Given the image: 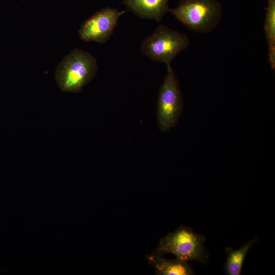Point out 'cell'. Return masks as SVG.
Returning <instances> with one entry per match:
<instances>
[{
  "label": "cell",
  "instance_id": "cell-1",
  "mask_svg": "<svg viewBox=\"0 0 275 275\" xmlns=\"http://www.w3.org/2000/svg\"><path fill=\"white\" fill-rule=\"evenodd\" d=\"M97 71L96 59L89 52L75 48L58 65L55 79L62 92L77 93L93 79Z\"/></svg>",
  "mask_w": 275,
  "mask_h": 275
},
{
  "label": "cell",
  "instance_id": "cell-2",
  "mask_svg": "<svg viewBox=\"0 0 275 275\" xmlns=\"http://www.w3.org/2000/svg\"><path fill=\"white\" fill-rule=\"evenodd\" d=\"M169 12L189 30L206 34L219 23L223 6L218 0H180Z\"/></svg>",
  "mask_w": 275,
  "mask_h": 275
},
{
  "label": "cell",
  "instance_id": "cell-3",
  "mask_svg": "<svg viewBox=\"0 0 275 275\" xmlns=\"http://www.w3.org/2000/svg\"><path fill=\"white\" fill-rule=\"evenodd\" d=\"M205 240L202 234L195 232L189 227L181 226L162 237L153 252L162 256L172 254L186 262L194 261L207 264L209 252L204 245Z\"/></svg>",
  "mask_w": 275,
  "mask_h": 275
},
{
  "label": "cell",
  "instance_id": "cell-4",
  "mask_svg": "<svg viewBox=\"0 0 275 275\" xmlns=\"http://www.w3.org/2000/svg\"><path fill=\"white\" fill-rule=\"evenodd\" d=\"M189 44V40L185 34L160 24L143 40L140 50L150 60L163 63L168 67Z\"/></svg>",
  "mask_w": 275,
  "mask_h": 275
},
{
  "label": "cell",
  "instance_id": "cell-5",
  "mask_svg": "<svg viewBox=\"0 0 275 275\" xmlns=\"http://www.w3.org/2000/svg\"><path fill=\"white\" fill-rule=\"evenodd\" d=\"M167 68V73L159 88L157 103V124L162 132L176 125L183 106L181 91L175 71L171 65Z\"/></svg>",
  "mask_w": 275,
  "mask_h": 275
},
{
  "label": "cell",
  "instance_id": "cell-6",
  "mask_svg": "<svg viewBox=\"0 0 275 275\" xmlns=\"http://www.w3.org/2000/svg\"><path fill=\"white\" fill-rule=\"evenodd\" d=\"M126 10L104 8L85 20L78 30L79 38L85 42L104 43L112 36L119 18Z\"/></svg>",
  "mask_w": 275,
  "mask_h": 275
},
{
  "label": "cell",
  "instance_id": "cell-7",
  "mask_svg": "<svg viewBox=\"0 0 275 275\" xmlns=\"http://www.w3.org/2000/svg\"><path fill=\"white\" fill-rule=\"evenodd\" d=\"M169 0H125L127 10L138 17L160 22L169 12Z\"/></svg>",
  "mask_w": 275,
  "mask_h": 275
},
{
  "label": "cell",
  "instance_id": "cell-8",
  "mask_svg": "<svg viewBox=\"0 0 275 275\" xmlns=\"http://www.w3.org/2000/svg\"><path fill=\"white\" fill-rule=\"evenodd\" d=\"M146 258L157 275H192L195 272L187 262L176 258L168 259L152 252Z\"/></svg>",
  "mask_w": 275,
  "mask_h": 275
},
{
  "label": "cell",
  "instance_id": "cell-9",
  "mask_svg": "<svg viewBox=\"0 0 275 275\" xmlns=\"http://www.w3.org/2000/svg\"><path fill=\"white\" fill-rule=\"evenodd\" d=\"M259 239L258 237L246 241L236 250L227 247L225 252L227 257L224 266L225 274L227 275H240L245 256L254 244Z\"/></svg>",
  "mask_w": 275,
  "mask_h": 275
},
{
  "label": "cell",
  "instance_id": "cell-10",
  "mask_svg": "<svg viewBox=\"0 0 275 275\" xmlns=\"http://www.w3.org/2000/svg\"><path fill=\"white\" fill-rule=\"evenodd\" d=\"M267 6L264 24L265 39L268 45V60L270 68L275 69V0H267Z\"/></svg>",
  "mask_w": 275,
  "mask_h": 275
}]
</instances>
